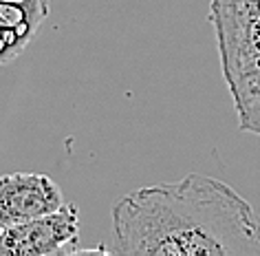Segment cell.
<instances>
[{"label":"cell","instance_id":"2","mask_svg":"<svg viewBox=\"0 0 260 256\" xmlns=\"http://www.w3.org/2000/svg\"><path fill=\"white\" fill-rule=\"evenodd\" d=\"M210 22L240 130L260 135V0H210Z\"/></svg>","mask_w":260,"mask_h":256},{"label":"cell","instance_id":"4","mask_svg":"<svg viewBox=\"0 0 260 256\" xmlns=\"http://www.w3.org/2000/svg\"><path fill=\"white\" fill-rule=\"evenodd\" d=\"M62 203L60 188L47 175L11 173L0 177V230L55 212Z\"/></svg>","mask_w":260,"mask_h":256},{"label":"cell","instance_id":"1","mask_svg":"<svg viewBox=\"0 0 260 256\" xmlns=\"http://www.w3.org/2000/svg\"><path fill=\"white\" fill-rule=\"evenodd\" d=\"M113 241L126 256H260V214L227 183L187 175L123 194Z\"/></svg>","mask_w":260,"mask_h":256},{"label":"cell","instance_id":"3","mask_svg":"<svg viewBox=\"0 0 260 256\" xmlns=\"http://www.w3.org/2000/svg\"><path fill=\"white\" fill-rule=\"evenodd\" d=\"M80 214L73 203L55 212L0 230V256H60L80 254Z\"/></svg>","mask_w":260,"mask_h":256}]
</instances>
